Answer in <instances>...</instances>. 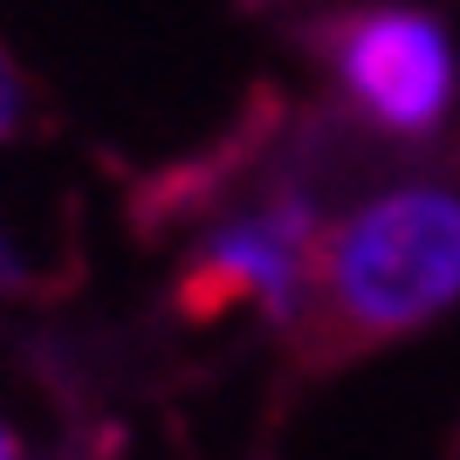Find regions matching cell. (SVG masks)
<instances>
[{
    "instance_id": "7a4b0ae2",
    "label": "cell",
    "mask_w": 460,
    "mask_h": 460,
    "mask_svg": "<svg viewBox=\"0 0 460 460\" xmlns=\"http://www.w3.org/2000/svg\"><path fill=\"white\" fill-rule=\"evenodd\" d=\"M323 76L371 137L433 145L460 111V41L426 0H358L323 21Z\"/></svg>"
},
{
    "instance_id": "277c9868",
    "label": "cell",
    "mask_w": 460,
    "mask_h": 460,
    "mask_svg": "<svg viewBox=\"0 0 460 460\" xmlns=\"http://www.w3.org/2000/svg\"><path fill=\"white\" fill-rule=\"evenodd\" d=\"M28 117H35V96H28V76H21V62L0 49V145H14L28 131Z\"/></svg>"
},
{
    "instance_id": "3957f363",
    "label": "cell",
    "mask_w": 460,
    "mask_h": 460,
    "mask_svg": "<svg viewBox=\"0 0 460 460\" xmlns=\"http://www.w3.org/2000/svg\"><path fill=\"white\" fill-rule=\"evenodd\" d=\"M330 213L309 186H269L207 220L179 269V303L192 316H234L254 309L275 330H303L316 303V254H323Z\"/></svg>"
},
{
    "instance_id": "6da1fadb",
    "label": "cell",
    "mask_w": 460,
    "mask_h": 460,
    "mask_svg": "<svg viewBox=\"0 0 460 460\" xmlns=\"http://www.w3.org/2000/svg\"><path fill=\"white\" fill-rule=\"evenodd\" d=\"M460 309V186L385 179L330 213L309 323L330 350H378Z\"/></svg>"
},
{
    "instance_id": "5b68a950",
    "label": "cell",
    "mask_w": 460,
    "mask_h": 460,
    "mask_svg": "<svg viewBox=\"0 0 460 460\" xmlns=\"http://www.w3.org/2000/svg\"><path fill=\"white\" fill-rule=\"evenodd\" d=\"M0 460H28V440H21V426L0 412Z\"/></svg>"
}]
</instances>
